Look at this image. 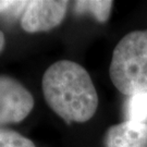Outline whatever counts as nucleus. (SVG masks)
<instances>
[{
    "mask_svg": "<svg viewBox=\"0 0 147 147\" xmlns=\"http://www.w3.org/2000/svg\"><path fill=\"white\" fill-rule=\"evenodd\" d=\"M42 94L48 106L68 124L90 120L98 107V95L88 72L81 64L60 60L45 71Z\"/></svg>",
    "mask_w": 147,
    "mask_h": 147,
    "instance_id": "f257e3e1",
    "label": "nucleus"
},
{
    "mask_svg": "<svg viewBox=\"0 0 147 147\" xmlns=\"http://www.w3.org/2000/svg\"><path fill=\"white\" fill-rule=\"evenodd\" d=\"M109 75L123 95L147 92V30L131 32L117 44Z\"/></svg>",
    "mask_w": 147,
    "mask_h": 147,
    "instance_id": "f03ea898",
    "label": "nucleus"
},
{
    "mask_svg": "<svg viewBox=\"0 0 147 147\" xmlns=\"http://www.w3.org/2000/svg\"><path fill=\"white\" fill-rule=\"evenodd\" d=\"M33 107V96L20 82L0 75V126L23 121Z\"/></svg>",
    "mask_w": 147,
    "mask_h": 147,
    "instance_id": "7ed1b4c3",
    "label": "nucleus"
},
{
    "mask_svg": "<svg viewBox=\"0 0 147 147\" xmlns=\"http://www.w3.org/2000/svg\"><path fill=\"white\" fill-rule=\"evenodd\" d=\"M68 1L60 0H32L27 1L21 16V26L27 33L50 31L63 21Z\"/></svg>",
    "mask_w": 147,
    "mask_h": 147,
    "instance_id": "20e7f679",
    "label": "nucleus"
},
{
    "mask_svg": "<svg viewBox=\"0 0 147 147\" xmlns=\"http://www.w3.org/2000/svg\"><path fill=\"white\" fill-rule=\"evenodd\" d=\"M104 144L105 147H147V123L125 120L111 125Z\"/></svg>",
    "mask_w": 147,
    "mask_h": 147,
    "instance_id": "39448f33",
    "label": "nucleus"
},
{
    "mask_svg": "<svg viewBox=\"0 0 147 147\" xmlns=\"http://www.w3.org/2000/svg\"><path fill=\"white\" fill-rule=\"evenodd\" d=\"M113 2L110 0H84L75 1L74 11L78 14H90L100 23L108 21Z\"/></svg>",
    "mask_w": 147,
    "mask_h": 147,
    "instance_id": "423d86ee",
    "label": "nucleus"
},
{
    "mask_svg": "<svg viewBox=\"0 0 147 147\" xmlns=\"http://www.w3.org/2000/svg\"><path fill=\"white\" fill-rule=\"evenodd\" d=\"M124 109L126 120L147 123V92L129 96Z\"/></svg>",
    "mask_w": 147,
    "mask_h": 147,
    "instance_id": "0eeeda50",
    "label": "nucleus"
},
{
    "mask_svg": "<svg viewBox=\"0 0 147 147\" xmlns=\"http://www.w3.org/2000/svg\"><path fill=\"white\" fill-rule=\"evenodd\" d=\"M0 147H36L30 138L18 132L0 126Z\"/></svg>",
    "mask_w": 147,
    "mask_h": 147,
    "instance_id": "6e6552de",
    "label": "nucleus"
},
{
    "mask_svg": "<svg viewBox=\"0 0 147 147\" xmlns=\"http://www.w3.org/2000/svg\"><path fill=\"white\" fill-rule=\"evenodd\" d=\"M27 0H0V16L16 19L23 16Z\"/></svg>",
    "mask_w": 147,
    "mask_h": 147,
    "instance_id": "1a4fd4ad",
    "label": "nucleus"
},
{
    "mask_svg": "<svg viewBox=\"0 0 147 147\" xmlns=\"http://www.w3.org/2000/svg\"><path fill=\"white\" fill-rule=\"evenodd\" d=\"M5 34L0 31V53L2 51V49H3V47H5Z\"/></svg>",
    "mask_w": 147,
    "mask_h": 147,
    "instance_id": "9d476101",
    "label": "nucleus"
}]
</instances>
